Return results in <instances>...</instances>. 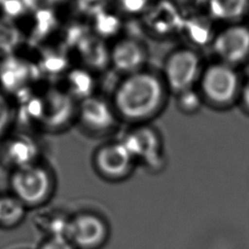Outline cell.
I'll return each instance as SVG.
<instances>
[{
	"instance_id": "cell-1",
	"label": "cell",
	"mask_w": 249,
	"mask_h": 249,
	"mask_svg": "<svg viewBox=\"0 0 249 249\" xmlns=\"http://www.w3.org/2000/svg\"><path fill=\"white\" fill-rule=\"evenodd\" d=\"M163 89L160 80L147 72L127 76L117 88L114 105L126 119L140 120L152 115L161 103Z\"/></svg>"
},
{
	"instance_id": "cell-2",
	"label": "cell",
	"mask_w": 249,
	"mask_h": 249,
	"mask_svg": "<svg viewBox=\"0 0 249 249\" xmlns=\"http://www.w3.org/2000/svg\"><path fill=\"white\" fill-rule=\"evenodd\" d=\"M40 119L42 126L48 130H59L77 117L78 104L74 97L61 89H49L40 97Z\"/></svg>"
},
{
	"instance_id": "cell-3",
	"label": "cell",
	"mask_w": 249,
	"mask_h": 249,
	"mask_svg": "<svg viewBox=\"0 0 249 249\" xmlns=\"http://www.w3.org/2000/svg\"><path fill=\"white\" fill-rule=\"evenodd\" d=\"M199 57L196 52L180 49L166 59L164 75L169 89L178 94L192 89L199 72Z\"/></svg>"
},
{
	"instance_id": "cell-4",
	"label": "cell",
	"mask_w": 249,
	"mask_h": 249,
	"mask_svg": "<svg viewBox=\"0 0 249 249\" xmlns=\"http://www.w3.org/2000/svg\"><path fill=\"white\" fill-rule=\"evenodd\" d=\"M238 77L232 67L225 62L208 66L201 77V89L212 102L226 104L235 96Z\"/></svg>"
},
{
	"instance_id": "cell-5",
	"label": "cell",
	"mask_w": 249,
	"mask_h": 249,
	"mask_svg": "<svg viewBox=\"0 0 249 249\" xmlns=\"http://www.w3.org/2000/svg\"><path fill=\"white\" fill-rule=\"evenodd\" d=\"M12 184L20 200L35 204L48 196L51 181L48 172L33 163L18 168L13 176Z\"/></svg>"
},
{
	"instance_id": "cell-6",
	"label": "cell",
	"mask_w": 249,
	"mask_h": 249,
	"mask_svg": "<svg viewBox=\"0 0 249 249\" xmlns=\"http://www.w3.org/2000/svg\"><path fill=\"white\" fill-rule=\"evenodd\" d=\"M213 48L225 63L242 61L249 54V28L239 24L227 27L214 37Z\"/></svg>"
},
{
	"instance_id": "cell-7",
	"label": "cell",
	"mask_w": 249,
	"mask_h": 249,
	"mask_svg": "<svg viewBox=\"0 0 249 249\" xmlns=\"http://www.w3.org/2000/svg\"><path fill=\"white\" fill-rule=\"evenodd\" d=\"M77 118L81 125L91 132L106 131L115 123L114 112L110 104L101 97L92 94L80 100Z\"/></svg>"
},
{
	"instance_id": "cell-8",
	"label": "cell",
	"mask_w": 249,
	"mask_h": 249,
	"mask_svg": "<svg viewBox=\"0 0 249 249\" xmlns=\"http://www.w3.org/2000/svg\"><path fill=\"white\" fill-rule=\"evenodd\" d=\"M132 158L124 143L120 142L102 146L96 153L95 160L104 174L117 177L128 170Z\"/></svg>"
},
{
	"instance_id": "cell-9",
	"label": "cell",
	"mask_w": 249,
	"mask_h": 249,
	"mask_svg": "<svg viewBox=\"0 0 249 249\" xmlns=\"http://www.w3.org/2000/svg\"><path fill=\"white\" fill-rule=\"evenodd\" d=\"M105 233L106 229L102 221L91 215L80 216L69 224L68 234L81 247L96 246L104 239Z\"/></svg>"
},
{
	"instance_id": "cell-10",
	"label": "cell",
	"mask_w": 249,
	"mask_h": 249,
	"mask_svg": "<svg viewBox=\"0 0 249 249\" xmlns=\"http://www.w3.org/2000/svg\"><path fill=\"white\" fill-rule=\"evenodd\" d=\"M145 60V53L140 44L132 39H124L115 44L110 51V61L114 67L130 74L138 72Z\"/></svg>"
},
{
	"instance_id": "cell-11",
	"label": "cell",
	"mask_w": 249,
	"mask_h": 249,
	"mask_svg": "<svg viewBox=\"0 0 249 249\" xmlns=\"http://www.w3.org/2000/svg\"><path fill=\"white\" fill-rule=\"evenodd\" d=\"M77 49L83 63L89 68L99 70L110 61V51L96 35H85L79 41Z\"/></svg>"
},
{
	"instance_id": "cell-12",
	"label": "cell",
	"mask_w": 249,
	"mask_h": 249,
	"mask_svg": "<svg viewBox=\"0 0 249 249\" xmlns=\"http://www.w3.org/2000/svg\"><path fill=\"white\" fill-rule=\"evenodd\" d=\"M148 24L156 32L170 33L184 27L185 20L178 10L169 2H160L149 12Z\"/></svg>"
},
{
	"instance_id": "cell-13",
	"label": "cell",
	"mask_w": 249,
	"mask_h": 249,
	"mask_svg": "<svg viewBox=\"0 0 249 249\" xmlns=\"http://www.w3.org/2000/svg\"><path fill=\"white\" fill-rule=\"evenodd\" d=\"M4 153L12 164L20 168L34 163L37 147L27 136L16 135L5 142Z\"/></svg>"
},
{
	"instance_id": "cell-14",
	"label": "cell",
	"mask_w": 249,
	"mask_h": 249,
	"mask_svg": "<svg viewBox=\"0 0 249 249\" xmlns=\"http://www.w3.org/2000/svg\"><path fill=\"white\" fill-rule=\"evenodd\" d=\"M123 143L132 157L150 159L159 148V140L155 131L148 127H141L132 131Z\"/></svg>"
},
{
	"instance_id": "cell-15",
	"label": "cell",
	"mask_w": 249,
	"mask_h": 249,
	"mask_svg": "<svg viewBox=\"0 0 249 249\" xmlns=\"http://www.w3.org/2000/svg\"><path fill=\"white\" fill-rule=\"evenodd\" d=\"M249 0H208L212 18L218 19H234L246 10Z\"/></svg>"
},
{
	"instance_id": "cell-16",
	"label": "cell",
	"mask_w": 249,
	"mask_h": 249,
	"mask_svg": "<svg viewBox=\"0 0 249 249\" xmlns=\"http://www.w3.org/2000/svg\"><path fill=\"white\" fill-rule=\"evenodd\" d=\"M28 69L20 61L8 59L0 65V80L7 89H18L24 84L27 78Z\"/></svg>"
},
{
	"instance_id": "cell-17",
	"label": "cell",
	"mask_w": 249,
	"mask_h": 249,
	"mask_svg": "<svg viewBox=\"0 0 249 249\" xmlns=\"http://www.w3.org/2000/svg\"><path fill=\"white\" fill-rule=\"evenodd\" d=\"M67 91L75 98L80 95V100L91 95L94 86L93 79L88 70H75L70 72L67 78Z\"/></svg>"
},
{
	"instance_id": "cell-18",
	"label": "cell",
	"mask_w": 249,
	"mask_h": 249,
	"mask_svg": "<svg viewBox=\"0 0 249 249\" xmlns=\"http://www.w3.org/2000/svg\"><path fill=\"white\" fill-rule=\"evenodd\" d=\"M20 41L21 35L17 26L8 19L0 18V53H14Z\"/></svg>"
},
{
	"instance_id": "cell-19",
	"label": "cell",
	"mask_w": 249,
	"mask_h": 249,
	"mask_svg": "<svg viewBox=\"0 0 249 249\" xmlns=\"http://www.w3.org/2000/svg\"><path fill=\"white\" fill-rule=\"evenodd\" d=\"M23 215V205L18 199L0 196V224H13Z\"/></svg>"
},
{
	"instance_id": "cell-20",
	"label": "cell",
	"mask_w": 249,
	"mask_h": 249,
	"mask_svg": "<svg viewBox=\"0 0 249 249\" xmlns=\"http://www.w3.org/2000/svg\"><path fill=\"white\" fill-rule=\"evenodd\" d=\"M184 27L187 28L190 39L197 44H204L210 39L211 27L208 20L204 18L198 17L192 18L189 22L185 21Z\"/></svg>"
},
{
	"instance_id": "cell-21",
	"label": "cell",
	"mask_w": 249,
	"mask_h": 249,
	"mask_svg": "<svg viewBox=\"0 0 249 249\" xmlns=\"http://www.w3.org/2000/svg\"><path fill=\"white\" fill-rule=\"evenodd\" d=\"M94 30L100 37H108L114 35L120 28L119 18L109 14L106 11L93 18Z\"/></svg>"
},
{
	"instance_id": "cell-22",
	"label": "cell",
	"mask_w": 249,
	"mask_h": 249,
	"mask_svg": "<svg viewBox=\"0 0 249 249\" xmlns=\"http://www.w3.org/2000/svg\"><path fill=\"white\" fill-rule=\"evenodd\" d=\"M106 5L107 0H76L77 10L92 18L105 12Z\"/></svg>"
},
{
	"instance_id": "cell-23",
	"label": "cell",
	"mask_w": 249,
	"mask_h": 249,
	"mask_svg": "<svg viewBox=\"0 0 249 249\" xmlns=\"http://www.w3.org/2000/svg\"><path fill=\"white\" fill-rule=\"evenodd\" d=\"M200 97L199 95L194 91L192 89H187L181 93H179L178 97V105L179 108L187 113L196 112L200 106Z\"/></svg>"
},
{
	"instance_id": "cell-24",
	"label": "cell",
	"mask_w": 249,
	"mask_h": 249,
	"mask_svg": "<svg viewBox=\"0 0 249 249\" xmlns=\"http://www.w3.org/2000/svg\"><path fill=\"white\" fill-rule=\"evenodd\" d=\"M13 111L5 94L0 91V138L7 132L12 122Z\"/></svg>"
},
{
	"instance_id": "cell-25",
	"label": "cell",
	"mask_w": 249,
	"mask_h": 249,
	"mask_svg": "<svg viewBox=\"0 0 249 249\" xmlns=\"http://www.w3.org/2000/svg\"><path fill=\"white\" fill-rule=\"evenodd\" d=\"M120 7L126 13L137 14L147 8L149 0H116Z\"/></svg>"
},
{
	"instance_id": "cell-26",
	"label": "cell",
	"mask_w": 249,
	"mask_h": 249,
	"mask_svg": "<svg viewBox=\"0 0 249 249\" xmlns=\"http://www.w3.org/2000/svg\"><path fill=\"white\" fill-rule=\"evenodd\" d=\"M43 249H73L71 244L64 237H53Z\"/></svg>"
},
{
	"instance_id": "cell-27",
	"label": "cell",
	"mask_w": 249,
	"mask_h": 249,
	"mask_svg": "<svg viewBox=\"0 0 249 249\" xmlns=\"http://www.w3.org/2000/svg\"><path fill=\"white\" fill-rule=\"evenodd\" d=\"M180 1H181L182 6H184L185 8H189V9L196 8V7L200 6L201 4H203L204 2H207V4H208V0H180Z\"/></svg>"
},
{
	"instance_id": "cell-28",
	"label": "cell",
	"mask_w": 249,
	"mask_h": 249,
	"mask_svg": "<svg viewBox=\"0 0 249 249\" xmlns=\"http://www.w3.org/2000/svg\"><path fill=\"white\" fill-rule=\"evenodd\" d=\"M243 102L246 105V107L249 109V82L245 85L244 89H243Z\"/></svg>"
},
{
	"instance_id": "cell-29",
	"label": "cell",
	"mask_w": 249,
	"mask_h": 249,
	"mask_svg": "<svg viewBox=\"0 0 249 249\" xmlns=\"http://www.w3.org/2000/svg\"><path fill=\"white\" fill-rule=\"evenodd\" d=\"M48 2L50 3H53V4H57V3H62V2H65L67 0H47Z\"/></svg>"
},
{
	"instance_id": "cell-30",
	"label": "cell",
	"mask_w": 249,
	"mask_h": 249,
	"mask_svg": "<svg viewBox=\"0 0 249 249\" xmlns=\"http://www.w3.org/2000/svg\"><path fill=\"white\" fill-rule=\"evenodd\" d=\"M0 65H1V61H0Z\"/></svg>"
}]
</instances>
